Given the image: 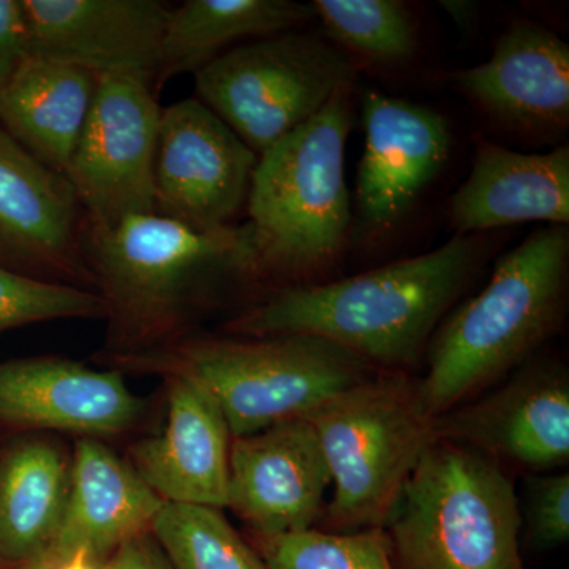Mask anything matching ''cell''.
<instances>
[{
	"label": "cell",
	"instance_id": "cell-21",
	"mask_svg": "<svg viewBox=\"0 0 569 569\" xmlns=\"http://www.w3.org/2000/svg\"><path fill=\"white\" fill-rule=\"evenodd\" d=\"M96 82L92 71L28 54L0 89V126L44 167L66 176Z\"/></svg>",
	"mask_w": 569,
	"mask_h": 569
},
{
	"label": "cell",
	"instance_id": "cell-25",
	"mask_svg": "<svg viewBox=\"0 0 569 569\" xmlns=\"http://www.w3.org/2000/svg\"><path fill=\"white\" fill-rule=\"evenodd\" d=\"M151 533L174 569H271L222 509L163 503Z\"/></svg>",
	"mask_w": 569,
	"mask_h": 569
},
{
	"label": "cell",
	"instance_id": "cell-2",
	"mask_svg": "<svg viewBox=\"0 0 569 569\" xmlns=\"http://www.w3.org/2000/svg\"><path fill=\"white\" fill-rule=\"evenodd\" d=\"M81 249L104 305L107 353L193 335L228 291L257 288L249 223L198 231L156 212L112 227L82 219Z\"/></svg>",
	"mask_w": 569,
	"mask_h": 569
},
{
	"label": "cell",
	"instance_id": "cell-31",
	"mask_svg": "<svg viewBox=\"0 0 569 569\" xmlns=\"http://www.w3.org/2000/svg\"><path fill=\"white\" fill-rule=\"evenodd\" d=\"M24 569H100V567L84 553H74L61 560L36 559L26 563Z\"/></svg>",
	"mask_w": 569,
	"mask_h": 569
},
{
	"label": "cell",
	"instance_id": "cell-16",
	"mask_svg": "<svg viewBox=\"0 0 569 569\" xmlns=\"http://www.w3.org/2000/svg\"><path fill=\"white\" fill-rule=\"evenodd\" d=\"M22 10L29 56L70 63L96 74H142L153 84L171 3L22 0Z\"/></svg>",
	"mask_w": 569,
	"mask_h": 569
},
{
	"label": "cell",
	"instance_id": "cell-26",
	"mask_svg": "<svg viewBox=\"0 0 569 569\" xmlns=\"http://www.w3.org/2000/svg\"><path fill=\"white\" fill-rule=\"evenodd\" d=\"M252 546L271 569H396L387 529L252 535Z\"/></svg>",
	"mask_w": 569,
	"mask_h": 569
},
{
	"label": "cell",
	"instance_id": "cell-7",
	"mask_svg": "<svg viewBox=\"0 0 569 569\" xmlns=\"http://www.w3.org/2000/svg\"><path fill=\"white\" fill-rule=\"evenodd\" d=\"M519 498L497 460L437 440L389 520L396 569H526Z\"/></svg>",
	"mask_w": 569,
	"mask_h": 569
},
{
	"label": "cell",
	"instance_id": "cell-24",
	"mask_svg": "<svg viewBox=\"0 0 569 569\" xmlns=\"http://www.w3.org/2000/svg\"><path fill=\"white\" fill-rule=\"evenodd\" d=\"M312 7L329 41L358 67L400 66L417 54V21L399 0H316Z\"/></svg>",
	"mask_w": 569,
	"mask_h": 569
},
{
	"label": "cell",
	"instance_id": "cell-4",
	"mask_svg": "<svg viewBox=\"0 0 569 569\" xmlns=\"http://www.w3.org/2000/svg\"><path fill=\"white\" fill-rule=\"evenodd\" d=\"M119 373L181 378L216 400L231 438L307 418L346 389L380 372L317 336H211L193 332L151 350L96 355Z\"/></svg>",
	"mask_w": 569,
	"mask_h": 569
},
{
	"label": "cell",
	"instance_id": "cell-13",
	"mask_svg": "<svg viewBox=\"0 0 569 569\" xmlns=\"http://www.w3.org/2000/svg\"><path fill=\"white\" fill-rule=\"evenodd\" d=\"M365 152L356 174V224L367 239L397 227L443 170L451 132L440 112L370 89L362 99Z\"/></svg>",
	"mask_w": 569,
	"mask_h": 569
},
{
	"label": "cell",
	"instance_id": "cell-3",
	"mask_svg": "<svg viewBox=\"0 0 569 569\" xmlns=\"http://www.w3.org/2000/svg\"><path fill=\"white\" fill-rule=\"evenodd\" d=\"M568 224L533 231L497 261L486 287L443 318L427 347L421 391L433 418L511 376L567 316Z\"/></svg>",
	"mask_w": 569,
	"mask_h": 569
},
{
	"label": "cell",
	"instance_id": "cell-10",
	"mask_svg": "<svg viewBox=\"0 0 569 569\" xmlns=\"http://www.w3.org/2000/svg\"><path fill=\"white\" fill-rule=\"evenodd\" d=\"M257 163V153L197 97L162 108L153 162L156 213L198 231L233 227Z\"/></svg>",
	"mask_w": 569,
	"mask_h": 569
},
{
	"label": "cell",
	"instance_id": "cell-20",
	"mask_svg": "<svg viewBox=\"0 0 569 569\" xmlns=\"http://www.w3.org/2000/svg\"><path fill=\"white\" fill-rule=\"evenodd\" d=\"M456 234L527 222L569 223V148L522 153L481 141L470 174L449 201Z\"/></svg>",
	"mask_w": 569,
	"mask_h": 569
},
{
	"label": "cell",
	"instance_id": "cell-22",
	"mask_svg": "<svg viewBox=\"0 0 569 569\" xmlns=\"http://www.w3.org/2000/svg\"><path fill=\"white\" fill-rule=\"evenodd\" d=\"M313 18L312 3L295 0H186L171 7L153 91L197 73L238 44L296 31Z\"/></svg>",
	"mask_w": 569,
	"mask_h": 569
},
{
	"label": "cell",
	"instance_id": "cell-27",
	"mask_svg": "<svg viewBox=\"0 0 569 569\" xmlns=\"http://www.w3.org/2000/svg\"><path fill=\"white\" fill-rule=\"evenodd\" d=\"M82 318L104 320V305L96 291L0 268V335L22 326Z\"/></svg>",
	"mask_w": 569,
	"mask_h": 569
},
{
	"label": "cell",
	"instance_id": "cell-30",
	"mask_svg": "<svg viewBox=\"0 0 569 569\" xmlns=\"http://www.w3.org/2000/svg\"><path fill=\"white\" fill-rule=\"evenodd\" d=\"M100 569H174L151 530L130 538L104 560Z\"/></svg>",
	"mask_w": 569,
	"mask_h": 569
},
{
	"label": "cell",
	"instance_id": "cell-17",
	"mask_svg": "<svg viewBox=\"0 0 569 569\" xmlns=\"http://www.w3.org/2000/svg\"><path fill=\"white\" fill-rule=\"evenodd\" d=\"M167 421L130 448L129 462L164 503L228 508L231 433L204 389L164 378Z\"/></svg>",
	"mask_w": 569,
	"mask_h": 569
},
{
	"label": "cell",
	"instance_id": "cell-6",
	"mask_svg": "<svg viewBox=\"0 0 569 569\" xmlns=\"http://www.w3.org/2000/svg\"><path fill=\"white\" fill-rule=\"evenodd\" d=\"M306 419L316 427L335 485L320 530L387 529L408 479L437 441L419 378L380 370Z\"/></svg>",
	"mask_w": 569,
	"mask_h": 569
},
{
	"label": "cell",
	"instance_id": "cell-15",
	"mask_svg": "<svg viewBox=\"0 0 569 569\" xmlns=\"http://www.w3.org/2000/svg\"><path fill=\"white\" fill-rule=\"evenodd\" d=\"M329 485L328 462L309 419H290L231 438L228 508L244 520L250 535L317 529Z\"/></svg>",
	"mask_w": 569,
	"mask_h": 569
},
{
	"label": "cell",
	"instance_id": "cell-29",
	"mask_svg": "<svg viewBox=\"0 0 569 569\" xmlns=\"http://www.w3.org/2000/svg\"><path fill=\"white\" fill-rule=\"evenodd\" d=\"M28 56L22 0H0V89Z\"/></svg>",
	"mask_w": 569,
	"mask_h": 569
},
{
	"label": "cell",
	"instance_id": "cell-14",
	"mask_svg": "<svg viewBox=\"0 0 569 569\" xmlns=\"http://www.w3.org/2000/svg\"><path fill=\"white\" fill-rule=\"evenodd\" d=\"M144 415V399L118 370L62 356L0 362V426L7 429L103 441L132 432Z\"/></svg>",
	"mask_w": 569,
	"mask_h": 569
},
{
	"label": "cell",
	"instance_id": "cell-28",
	"mask_svg": "<svg viewBox=\"0 0 569 569\" xmlns=\"http://www.w3.org/2000/svg\"><path fill=\"white\" fill-rule=\"evenodd\" d=\"M526 527L530 548L548 550L569 539V475H535L526 481Z\"/></svg>",
	"mask_w": 569,
	"mask_h": 569
},
{
	"label": "cell",
	"instance_id": "cell-5",
	"mask_svg": "<svg viewBox=\"0 0 569 569\" xmlns=\"http://www.w3.org/2000/svg\"><path fill=\"white\" fill-rule=\"evenodd\" d=\"M351 86L258 157L247 198L254 287L264 293L316 283L346 252Z\"/></svg>",
	"mask_w": 569,
	"mask_h": 569
},
{
	"label": "cell",
	"instance_id": "cell-19",
	"mask_svg": "<svg viewBox=\"0 0 569 569\" xmlns=\"http://www.w3.org/2000/svg\"><path fill=\"white\" fill-rule=\"evenodd\" d=\"M163 503L104 441L77 438L62 520L39 559L84 553L99 565L130 538L151 530Z\"/></svg>",
	"mask_w": 569,
	"mask_h": 569
},
{
	"label": "cell",
	"instance_id": "cell-9",
	"mask_svg": "<svg viewBox=\"0 0 569 569\" xmlns=\"http://www.w3.org/2000/svg\"><path fill=\"white\" fill-rule=\"evenodd\" d=\"M96 92L74 146L67 181L86 222L112 227L153 208L160 108L142 74H96Z\"/></svg>",
	"mask_w": 569,
	"mask_h": 569
},
{
	"label": "cell",
	"instance_id": "cell-11",
	"mask_svg": "<svg viewBox=\"0 0 569 569\" xmlns=\"http://www.w3.org/2000/svg\"><path fill=\"white\" fill-rule=\"evenodd\" d=\"M437 440L481 452L498 463L549 471L569 460L567 367L535 356L498 388L436 418Z\"/></svg>",
	"mask_w": 569,
	"mask_h": 569
},
{
	"label": "cell",
	"instance_id": "cell-8",
	"mask_svg": "<svg viewBox=\"0 0 569 569\" xmlns=\"http://www.w3.org/2000/svg\"><path fill=\"white\" fill-rule=\"evenodd\" d=\"M356 71L331 41L296 29L223 52L193 74L194 91L260 157L353 86Z\"/></svg>",
	"mask_w": 569,
	"mask_h": 569
},
{
	"label": "cell",
	"instance_id": "cell-1",
	"mask_svg": "<svg viewBox=\"0 0 569 569\" xmlns=\"http://www.w3.org/2000/svg\"><path fill=\"white\" fill-rule=\"evenodd\" d=\"M492 250L488 233L456 234L436 250L362 274L268 291L231 317L223 331L317 336L378 370L408 372Z\"/></svg>",
	"mask_w": 569,
	"mask_h": 569
},
{
	"label": "cell",
	"instance_id": "cell-23",
	"mask_svg": "<svg viewBox=\"0 0 569 569\" xmlns=\"http://www.w3.org/2000/svg\"><path fill=\"white\" fill-rule=\"evenodd\" d=\"M71 456L48 433L0 452V561L26 565L51 545L69 497Z\"/></svg>",
	"mask_w": 569,
	"mask_h": 569
},
{
	"label": "cell",
	"instance_id": "cell-12",
	"mask_svg": "<svg viewBox=\"0 0 569 569\" xmlns=\"http://www.w3.org/2000/svg\"><path fill=\"white\" fill-rule=\"evenodd\" d=\"M81 222L66 176L44 167L0 126V268L96 291Z\"/></svg>",
	"mask_w": 569,
	"mask_h": 569
},
{
	"label": "cell",
	"instance_id": "cell-18",
	"mask_svg": "<svg viewBox=\"0 0 569 569\" xmlns=\"http://www.w3.org/2000/svg\"><path fill=\"white\" fill-rule=\"evenodd\" d=\"M455 82L512 129L541 134L568 127L569 47L537 22H512L489 61L456 71Z\"/></svg>",
	"mask_w": 569,
	"mask_h": 569
}]
</instances>
